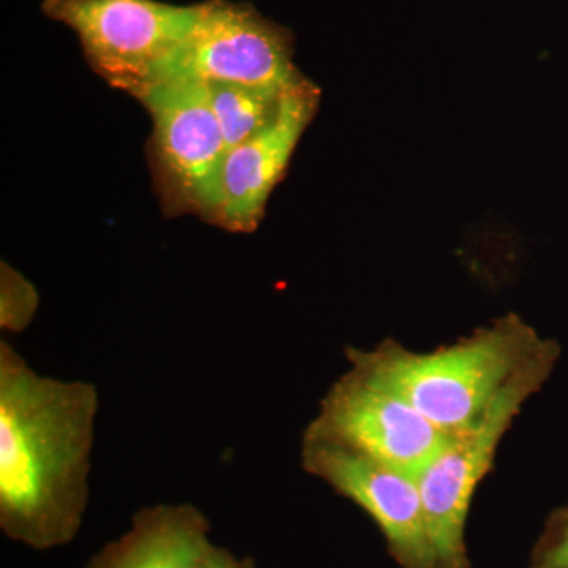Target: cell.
Returning <instances> with one entry per match:
<instances>
[{
  "mask_svg": "<svg viewBox=\"0 0 568 568\" xmlns=\"http://www.w3.org/2000/svg\"><path fill=\"white\" fill-rule=\"evenodd\" d=\"M100 396L84 381L40 376L0 343V528L52 549L80 532Z\"/></svg>",
  "mask_w": 568,
  "mask_h": 568,
  "instance_id": "obj_1",
  "label": "cell"
},
{
  "mask_svg": "<svg viewBox=\"0 0 568 568\" xmlns=\"http://www.w3.org/2000/svg\"><path fill=\"white\" fill-rule=\"evenodd\" d=\"M545 339L518 315L432 353H414L395 339L375 349L347 347L353 368L402 395L444 435L470 428Z\"/></svg>",
  "mask_w": 568,
  "mask_h": 568,
  "instance_id": "obj_2",
  "label": "cell"
},
{
  "mask_svg": "<svg viewBox=\"0 0 568 568\" xmlns=\"http://www.w3.org/2000/svg\"><path fill=\"white\" fill-rule=\"evenodd\" d=\"M560 358L555 339L544 345L508 381L487 413L458 435L417 476L440 568H473L466 523L478 485L491 473L497 448L530 396L548 383Z\"/></svg>",
  "mask_w": 568,
  "mask_h": 568,
  "instance_id": "obj_3",
  "label": "cell"
},
{
  "mask_svg": "<svg viewBox=\"0 0 568 568\" xmlns=\"http://www.w3.org/2000/svg\"><path fill=\"white\" fill-rule=\"evenodd\" d=\"M201 10L203 3L159 0H43L44 14L77 33L92 70L136 100L193 31Z\"/></svg>",
  "mask_w": 568,
  "mask_h": 568,
  "instance_id": "obj_4",
  "label": "cell"
},
{
  "mask_svg": "<svg viewBox=\"0 0 568 568\" xmlns=\"http://www.w3.org/2000/svg\"><path fill=\"white\" fill-rule=\"evenodd\" d=\"M138 100L152 115L149 160L163 212L211 223L227 145L203 82H156Z\"/></svg>",
  "mask_w": 568,
  "mask_h": 568,
  "instance_id": "obj_5",
  "label": "cell"
},
{
  "mask_svg": "<svg viewBox=\"0 0 568 568\" xmlns=\"http://www.w3.org/2000/svg\"><path fill=\"white\" fill-rule=\"evenodd\" d=\"M304 439L334 444L417 477L448 436L402 395L351 366L328 388Z\"/></svg>",
  "mask_w": 568,
  "mask_h": 568,
  "instance_id": "obj_6",
  "label": "cell"
},
{
  "mask_svg": "<svg viewBox=\"0 0 568 568\" xmlns=\"http://www.w3.org/2000/svg\"><path fill=\"white\" fill-rule=\"evenodd\" d=\"M293 55L290 31L248 3L205 0L193 31L160 67L153 84L192 80L286 88L302 78Z\"/></svg>",
  "mask_w": 568,
  "mask_h": 568,
  "instance_id": "obj_7",
  "label": "cell"
},
{
  "mask_svg": "<svg viewBox=\"0 0 568 568\" xmlns=\"http://www.w3.org/2000/svg\"><path fill=\"white\" fill-rule=\"evenodd\" d=\"M302 467L375 521L398 568H440L416 476L305 439Z\"/></svg>",
  "mask_w": 568,
  "mask_h": 568,
  "instance_id": "obj_8",
  "label": "cell"
},
{
  "mask_svg": "<svg viewBox=\"0 0 568 568\" xmlns=\"http://www.w3.org/2000/svg\"><path fill=\"white\" fill-rule=\"evenodd\" d=\"M320 99V89L301 78L284 97L278 118L263 132L226 152L211 224L244 234L260 226L265 204L315 118Z\"/></svg>",
  "mask_w": 568,
  "mask_h": 568,
  "instance_id": "obj_9",
  "label": "cell"
},
{
  "mask_svg": "<svg viewBox=\"0 0 568 568\" xmlns=\"http://www.w3.org/2000/svg\"><path fill=\"white\" fill-rule=\"evenodd\" d=\"M211 523L192 504L141 508L132 526L85 568H200L212 548Z\"/></svg>",
  "mask_w": 568,
  "mask_h": 568,
  "instance_id": "obj_10",
  "label": "cell"
},
{
  "mask_svg": "<svg viewBox=\"0 0 568 568\" xmlns=\"http://www.w3.org/2000/svg\"><path fill=\"white\" fill-rule=\"evenodd\" d=\"M203 84L209 106L222 130L227 151L267 129L278 118L284 97L293 85L275 88L230 82Z\"/></svg>",
  "mask_w": 568,
  "mask_h": 568,
  "instance_id": "obj_11",
  "label": "cell"
},
{
  "mask_svg": "<svg viewBox=\"0 0 568 568\" xmlns=\"http://www.w3.org/2000/svg\"><path fill=\"white\" fill-rule=\"evenodd\" d=\"M39 308L36 286L9 263L0 267V327L20 334L32 323Z\"/></svg>",
  "mask_w": 568,
  "mask_h": 568,
  "instance_id": "obj_12",
  "label": "cell"
},
{
  "mask_svg": "<svg viewBox=\"0 0 568 568\" xmlns=\"http://www.w3.org/2000/svg\"><path fill=\"white\" fill-rule=\"evenodd\" d=\"M529 568H568V504L549 515L534 545Z\"/></svg>",
  "mask_w": 568,
  "mask_h": 568,
  "instance_id": "obj_13",
  "label": "cell"
},
{
  "mask_svg": "<svg viewBox=\"0 0 568 568\" xmlns=\"http://www.w3.org/2000/svg\"><path fill=\"white\" fill-rule=\"evenodd\" d=\"M200 568H256L252 558H239L230 549L212 545Z\"/></svg>",
  "mask_w": 568,
  "mask_h": 568,
  "instance_id": "obj_14",
  "label": "cell"
}]
</instances>
